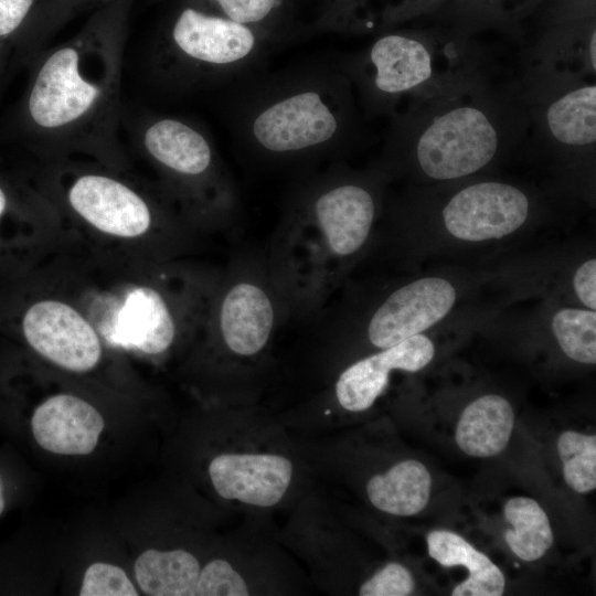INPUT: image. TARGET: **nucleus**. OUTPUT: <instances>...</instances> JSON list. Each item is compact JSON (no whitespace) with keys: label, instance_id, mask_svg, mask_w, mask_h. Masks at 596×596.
<instances>
[{"label":"nucleus","instance_id":"nucleus-9","mask_svg":"<svg viewBox=\"0 0 596 596\" xmlns=\"http://www.w3.org/2000/svg\"><path fill=\"white\" fill-rule=\"evenodd\" d=\"M339 67L358 93L365 115H393L405 96L417 97L438 83L434 51L413 32H390L342 60Z\"/></svg>","mask_w":596,"mask_h":596},{"label":"nucleus","instance_id":"nucleus-1","mask_svg":"<svg viewBox=\"0 0 596 596\" xmlns=\"http://www.w3.org/2000/svg\"><path fill=\"white\" fill-rule=\"evenodd\" d=\"M390 178L334 166L292 189L266 257L290 316L319 312L364 252Z\"/></svg>","mask_w":596,"mask_h":596},{"label":"nucleus","instance_id":"nucleus-11","mask_svg":"<svg viewBox=\"0 0 596 596\" xmlns=\"http://www.w3.org/2000/svg\"><path fill=\"white\" fill-rule=\"evenodd\" d=\"M457 299V288L443 277L427 276L406 283L392 290L370 313L364 340L376 351L424 333L453 310Z\"/></svg>","mask_w":596,"mask_h":596},{"label":"nucleus","instance_id":"nucleus-19","mask_svg":"<svg viewBox=\"0 0 596 596\" xmlns=\"http://www.w3.org/2000/svg\"><path fill=\"white\" fill-rule=\"evenodd\" d=\"M513 426L511 403L499 394H486L462 409L456 425L455 440L466 455L489 458L503 451Z\"/></svg>","mask_w":596,"mask_h":596},{"label":"nucleus","instance_id":"nucleus-21","mask_svg":"<svg viewBox=\"0 0 596 596\" xmlns=\"http://www.w3.org/2000/svg\"><path fill=\"white\" fill-rule=\"evenodd\" d=\"M202 567L198 556L185 549H148L135 563V576L149 596H195Z\"/></svg>","mask_w":596,"mask_h":596},{"label":"nucleus","instance_id":"nucleus-29","mask_svg":"<svg viewBox=\"0 0 596 596\" xmlns=\"http://www.w3.org/2000/svg\"><path fill=\"white\" fill-rule=\"evenodd\" d=\"M572 286L578 301L585 308L596 310V260L594 257L576 267Z\"/></svg>","mask_w":596,"mask_h":596},{"label":"nucleus","instance_id":"nucleus-7","mask_svg":"<svg viewBox=\"0 0 596 596\" xmlns=\"http://www.w3.org/2000/svg\"><path fill=\"white\" fill-rule=\"evenodd\" d=\"M142 148L189 211L219 227L235 226L240 201L210 137L189 120L158 116L140 131Z\"/></svg>","mask_w":596,"mask_h":596},{"label":"nucleus","instance_id":"nucleus-34","mask_svg":"<svg viewBox=\"0 0 596 596\" xmlns=\"http://www.w3.org/2000/svg\"><path fill=\"white\" fill-rule=\"evenodd\" d=\"M502 1L504 2L505 0H497V3H500V2H502ZM530 2H531V0H530Z\"/></svg>","mask_w":596,"mask_h":596},{"label":"nucleus","instance_id":"nucleus-8","mask_svg":"<svg viewBox=\"0 0 596 596\" xmlns=\"http://www.w3.org/2000/svg\"><path fill=\"white\" fill-rule=\"evenodd\" d=\"M265 40L251 26L187 6L167 32L162 60L178 82H221L254 66L263 56Z\"/></svg>","mask_w":596,"mask_h":596},{"label":"nucleus","instance_id":"nucleus-31","mask_svg":"<svg viewBox=\"0 0 596 596\" xmlns=\"http://www.w3.org/2000/svg\"><path fill=\"white\" fill-rule=\"evenodd\" d=\"M441 1H447V0H415V2L412 3L411 6H412V8L424 9V7H426V6L437 3V2H441Z\"/></svg>","mask_w":596,"mask_h":596},{"label":"nucleus","instance_id":"nucleus-25","mask_svg":"<svg viewBox=\"0 0 596 596\" xmlns=\"http://www.w3.org/2000/svg\"><path fill=\"white\" fill-rule=\"evenodd\" d=\"M415 581L402 563L391 561L377 567L358 587L361 596H407L413 594Z\"/></svg>","mask_w":596,"mask_h":596},{"label":"nucleus","instance_id":"nucleus-27","mask_svg":"<svg viewBox=\"0 0 596 596\" xmlns=\"http://www.w3.org/2000/svg\"><path fill=\"white\" fill-rule=\"evenodd\" d=\"M201 1V0H198ZM213 7L214 14L227 18L234 22L251 26L262 32L267 20L280 4V0H203ZM266 36V35H265Z\"/></svg>","mask_w":596,"mask_h":596},{"label":"nucleus","instance_id":"nucleus-26","mask_svg":"<svg viewBox=\"0 0 596 596\" xmlns=\"http://www.w3.org/2000/svg\"><path fill=\"white\" fill-rule=\"evenodd\" d=\"M81 596H137L138 592L125 571L108 563H94L84 574Z\"/></svg>","mask_w":596,"mask_h":596},{"label":"nucleus","instance_id":"nucleus-12","mask_svg":"<svg viewBox=\"0 0 596 596\" xmlns=\"http://www.w3.org/2000/svg\"><path fill=\"white\" fill-rule=\"evenodd\" d=\"M435 352L434 341L419 333L352 361L333 382L329 394L331 409L349 414L366 412L384 393L394 372L421 371L433 361Z\"/></svg>","mask_w":596,"mask_h":596},{"label":"nucleus","instance_id":"nucleus-10","mask_svg":"<svg viewBox=\"0 0 596 596\" xmlns=\"http://www.w3.org/2000/svg\"><path fill=\"white\" fill-rule=\"evenodd\" d=\"M532 195L521 187L500 180L461 185L443 202L439 220L455 240L482 243L519 231L533 212Z\"/></svg>","mask_w":596,"mask_h":596},{"label":"nucleus","instance_id":"nucleus-4","mask_svg":"<svg viewBox=\"0 0 596 596\" xmlns=\"http://www.w3.org/2000/svg\"><path fill=\"white\" fill-rule=\"evenodd\" d=\"M119 30L94 24L35 67L22 102L29 131L43 139H114L119 97Z\"/></svg>","mask_w":596,"mask_h":596},{"label":"nucleus","instance_id":"nucleus-5","mask_svg":"<svg viewBox=\"0 0 596 596\" xmlns=\"http://www.w3.org/2000/svg\"><path fill=\"white\" fill-rule=\"evenodd\" d=\"M230 408L227 444L206 466L215 496L234 512L258 519L291 509L312 488L298 439L255 402Z\"/></svg>","mask_w":596,"mask_h":596},{"label":"nucleus","instance_id":"nucleus-6","mask_svg":"<svg viewBox=\"0 0 596 596\" xmlns=\"http://www.w3.org/2000/svg\"><path fill=\"white\" fill-rule=\"evenodd\" d=\"M210 307L209 324L227 382L228 404L254 403L275 332L290 316L266 258L235 259L220 278Z\"/></svg>","mask_w":596,"mask_h":596},{"label":"nucleus","instance_id":"nucleus-24","mask_svg":"<svg viewBox=\"0 0 596 596\" xmlns=\"http://www.w3.org/2000/svg\"><path fill=\"white\" fill-rule=\"evenodd\" d=\"M557 453L566 485L577 493L596 488V435L565 430L557 439Z\"/></svg>","mask_w":596,"mask_h":596},{"label":"nucleus","instance_id":"nucleus-20","mask_svg":"<svg viewBox=\"0 0 596 596\" xmlns=\"http://www.w3.org/2000/svg\"><path fill=\"white\" fill-rule=\"evenodd\" d=\"M426 542L428 555L441 566L460 565L468 571V577L455 586L453 596H501L504 593L502 571L461 535L449 530H433Z\"/></svg>","mask_w":596,"mask_h":596},{"label":"nucleus","instance_id":"nucleus-3","mask_svg":"<svg viewBox=\"0 0 596 596\" xmlns=\"http://www.w3.org/2000/svg\"><path fill=\"white\" fill-rule=\"evenodd\" d=\"M231 125L252 157L274 164L304 163L341 150L354 136V89L339 66L285 70L240 88Z\"/></svg>","mask_w":596,"mask_h":596},{"label":"nucleus","instance_id":"nucleus-17","mask_svg":"<svg viewBox=\"0 0 596 596\" xmlns=\"http://www.w3.org/2000/svg\"><path fill=\"white\" fill-rule=\"evenodd\" d=\"M544 134L567 150H594L596 141V86L570 84L542 106Z\"/></svg>","mask_w":596,"mask_h":596},{"label":"nucleus","instance_id":"nucleus-30","mask_svg":"<svg viewBox=\"0 0 596 596\" xmlns=\"http://www.w3.org/2000/svg\"><path fill=\"white\" fill-rule=\"evenodd\" d=\"M10 204V199L8 191L4 185L0 182V221L7 214Z\"/></svg>","mask_w":596,"mask_h":596},{"label":"nucleus","instance_id":"nucleus-32","mask_svg":"<svg viewBox=\"0 0 596 596\" xmlns=\"http://www.w3.org/2000/svg\"><path fill=\"white\" fill-rule=\"evenodd\" d=\"M352 3H354V0H339L337 7L344 13L347 10L351 9Z\"/></svg>","mask_w":596,"mask_h":596},{"label":"nucleus","instance_id":"nucleus-33","mask_svg":"<svg viewBox=\"0 0 596 596\" xmlns=\"http://www.w3.org/2000/svg\"><path fill=\"white\" fill-rule=\"evenodd\" d=\"M3 509H4L3 483L0 478V515L3 512Z\"/></svg>","mask_w":596,"mask_h":596},{"label":"nucleus","instance_id":"nucleus-16","mask_svg":"<svg viewBox=\"0 0 596 596\" xmlns=\"http://www.w3.org/2000/svg\"><path fill=\"white\" fill-rule=\"evenodd\" d=\"M102 414L86 401L57 394L41 403L31 418L36 443L58 455L91 454L104 429Z\"/></svg>","mask_w":596,"mask_h":596},{"label":"nucleus","instance_id":"nucleus-13","mask_svg":"<svg viewBox=\"0 0 596 596\" xmlns=\"http://www.w3.org/2000/svg\"><path fill=\"white\" fill-rule=\"evenodd\" d=\"M21 328L35 352L65 370L86 372L99 362L97 332L68 304L52 299L32 304L22 317Z\"/></svg>","mask_w":596,"mask_h":596},{"label":"nucleus","instance_id":"nucleus-28","mask_svg":"<svg viewBox=\"0 0 596 596\" xmlns=\"http://www.w3.org/2000/svg\"><path fill=\"white\" fill-rule=\"evenodd\" d=\"M34 0H0V70L9 43L21 30Z\"/></svg>","mask_w":596,"mask_h":596},{"label":"nucleus","instance_id":"nucleus-2","mask_svg":"<svg viewBox=\"0 0 596 596\" xmlns=\"http://www.w3.org/2000/svg\"><path fill=\"white\" fill-rule=\"evenodd\" d=\"M381 169L453 182L483 171L525 119L509 98L470 82L438 83L391 115Z\"/></svg>","mask_w":596,"mask_h":596},{"label":"nucleus","instance_id":"nucleus-22","mask_svg":"<svg viewBox=\"0 0 596 596\" xmlns=\"http://www.w3.org/2000/svg\"><path fill=\"white\" fill-rule=\"evenodd\" d=\"M503 512L511 525L504 533L510 551L525 562L541 558L552 546L554 536L540 503L529 497H513L505 502Z\"/></svg>","mask_w":596,"mask_h":596},{"label":"nucleus","instance_id":"nucleus-18","mask_svg":"<svg viewBox=\"0 0 596 596\" xmlns=\"http://www.w3.org/2000/svg\"><path fill=\"white\" fill-rule=\"evenodd\" d=\"M432 476L416 459L397 460L371 473L364 483L369 503L379 512L392 517H412L427 505Z\"/></svg>","mask_w":596,"mask_h":596},{"label":"nucleus","instance_id":"nucleus-14","mask_svg":"<svg viewBox=\"0 0 596 596\" xmlns=\"http://www.w3.org/2000/svg\"><path fill=\"white\" fill-rule=\"evenodd\" d=\"M74 212L96 230L117 237H137L152 225L153 213L137 191L100 173L77 177L67 190Z\"/></svg>","mask_w":596,"mask_h":596},{"label":"nucleus","instance_id":"nucleus-23","mask_svg":"<svg viewBox=\"0 0 596 596\" xmlns=\"http://www.w3.org/2000/svg\"><path fill=\"white\" fill-rule=\"evenodd\" d=\"M551 331L568 359L582 364L596 363V310L560 308L551 318Z\"/></svg>","mask_w":596,"mask_h":596},{"label":"nucleus","instance_id":"nucleus-15","mask_svg":"<svg viewBox=\"0 0 596 596\" xmlns=\"http://www.w3.org/2000/svg\"><path fill=\"white\" fill-rule=\"evenodd\" d=\"M179 327L168 297L157 288L139 286L128 292L107 338L120 347L159 355L174 345Z\"/></svg>","mask_w":596,"mask_h":596}]
</instances>
